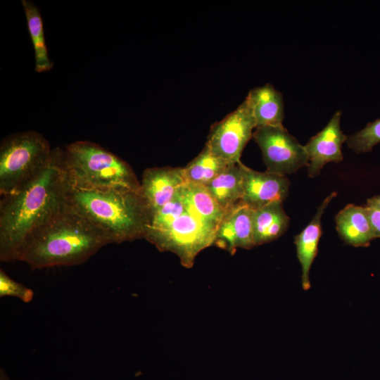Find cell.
Returning a JSON list of instances; mask_svg holds the SVG:
<instances>
[{"label": "cell", "instance_id": "ba28073f", "mask_svg": "<svg viewBox=\"0 0 380 380\" xmlns=\"http://www.w3.org/2000/svg\"><path fill=\"white\" fill-rule=\"evenodd\" d=\"M255 120L244 99L234 110L211 126L205 145L227 163H238L245 146L253 138Z\"/></svg>", "mask_w": 380, "mask_h": 380}, {"label": "cell", "instance_id": "44dd1931", "mask_svg": "<svg viewBox=\"0 0 380 380\" xmlns=\"http://www.w3.org/2000/svg\"><path fill=\"white\" fill-rule=\"evenodd\" d=\"M380 143V118L369 122L365 127L349 137L346 140L348 146L355 153L369 152Z\"/></svg>", "mask_w": 380, "mask_h": 380}, {"label": "cell", "instance_id": "cb8c5ba5", "mask_svg": "<svg viewBox=\"0 0 380 380\" xmlns=\"http://www.w3.org/2000/svg\"><path fill=\"white\" fill-rule=\"evenodd\" d=\"M366 207L380 211V195L368 199Z\"/></svg>", "mask_w": 380, "mask_h": 380}, {"label": "cell", "instance_id": "3957f363", "mask_svg": "<svg viewBox=\"0 0 380 380\" xmlns=\"http://www.w3.org/2000/svg\"><path fill=\"white\" fill-rule=\"evenodd\" d=\"M68 206L104 232L111 243L144 239L148 212L140 191L125 189H83L67 181Z\"/></svg>", "mask_w": 380, "mask_h": 380}, {"label": "cell", "instance_id": "7c38bea8", "mask_svg": "<svg viewBox=\"0 0 380 380\" xmlns=\"http://www.w3.org/2000/svg\"><path fill=\"white\" fill-rule=\"evenodd\" d=\"M253 212V209L242 202L227 212L217 229L214 243L230 253H234L237 248L249 249L255 246Z\"/></svg>", "mask_w": 380, "mask_h": 380}, {"label": "cell", "instance_id": "5bb4252c", "mask_svg": "<svg viewBox=\"0 0 380 380\" xmlns=\"http://www.w3.org/2000/svg\"><path fill=\"white\" fill-rule=\"evenodd\" d=\"M336 231L341 239L355 247H365L376 239L366 208L348 204L335 217Z\"/></svg>", "mask_w": 380, "mask_h": 380}, {"label": "cell", "instance_id": "8fae6325", "mask_svg": "<svg viewBox=\"0 0 380 380\" xmlns=\"http://www.w3.org/2000/svg\"><path fill=\"white\" fill-rule=\"evenodd\" d=\"M185 184L183 167L167 166L146 169L142 175L140 193L146 203L148 217L171 201Z\"/></svg>", "mask_w": 380, "mask_h": 380}, {"label": "cell", "instance_id": "d6986e66", "mask_svg": "<svg viewBox=\"0 0 380 380\" xmlns=\"http://www.w3.org/2000/svg\"><path fill=\"white\" fill-rule=\"evenodd\" d=\"M21 4L34 51L35 70L37 72L49 71L53 64L49 56L39 9L31 1L22 0Z\"/></svg>", "mask_w": 380, "mask_h": 380}, {"label": "cell", "instance_id": "e0dca14e", "mask_svg": "<svg viewBox=\"0 0 380 380\" xmlns=\"http://www.w3.org/2000/svg\"><path fill=\"white\" fill-rule=\"evenodd\" d=\"M253 210L255 246L272 241L287 230L290 219L284 210L282 202H274Z\"/></svg>", "mask_w": 380, "mask_h": 380}, {"label": "cell", "instance_id": "52a82bcc", "mask_svg": "<svg viewBox=\"0 0 380 380\" xmlns=\"http://www.w3.org/2000/svg\"><path fill=\"white\" fill-rule=\"evenodd\" d=\"M253 139L260 148L268 172L286 175L309 164L305 146L283 125L257 127Z\"/></svg>", "mask_w": 380, "mask_h": 380}, {"label": "cell", "instance_id": "277c9868", "mask_svg": "<svg viewBox=\"0 0 380 380\" xmlns=\"http://www.w3.org/2000/svg\"><path fill=\"white\" fill-rule=\"evenodd\" d=\"M54 149L68 183L73 187L140 191L141 182L131 166L96 143L77 141Z\"/></svg>", "mask_w": 380, "mask_h": 380}, {"label": "cell", "instance_id": "ac0fdd59", "mask_svg": "<svg viewBox=\"0 0 380 380\" xmlns=\"http://www.w3.org/2000/svg\"><path fill=\"white\" fill-rule=\"evenodd\" d=\"M189 206L216 231L227 213L217 204L205 186L186 183L183 186Z\"/></svg>", "mask_w": 380, "mask_h": 380}, {"label": "cell", "instance_id": "9c48e42d", "mask_svg": "<svg viewBox=\"0 0 380 380\" xmlns=\"http://www.w3.org/2000/svg\"><path fill=\"white\" fill-rule=\"evenodd\" d=\"M341 110L336 111L324 129L304 146L309 158L310 178L317 177L325 164L343 160L342 145L348 137L341 129Z\"/></svg>", "mask_w": 380, "mask_h": 380}, {"label": "cell", "instance_id": "2e32d148", "mask_svg": "<svg viewBox=\"0 0 380 380\" xmlns=\"http://www.w3.org/2000/svg\"><path fill=\"white\" fill-rule=\"evenodd\" d=\"M243 166L239 161L231 163L205 186L220 208L226 213L241 203Z\"/></svg>", "mask_w": 380, "mask_h": 380}, {"label": "cell", "instance_id": "ffe728a7", "mask_svg": "<svg viewBox=\"0 0 380 380\" xmlns=\"http://www.w3.org/2000/svg\"><path fill=\"white\" fill-rule=\"evenodd\" d=\"M229 165L205 144L201 153L183 167L186 183L206 186Z\"/></svg>", "mask_w": 380, "mask_h": 380}, {"label": "cell", "instance_id": "7402d4cb", "mask_svg": "<svg viewBox=\"0 0 380 380\" xmlns=\"http://www.w3.org/2000/svg\"><path fill=\"white\" fill-rule=\"evenodd\" d=\"M12 296L24 303L30 302L34 291L25 285L11 279L2 269L0 270V297Z\"/></svg>", "mask_w": 380, "mask_h": 380}, {"label": "cell", "instance_id": "30bf717a", "mask_svg": "<svg viewBox=\"0 0 380 380\" xmlns=\"http://www.w3.org/2000/svg\"><path fill=\"white\" fill-rule=\"evenodd\" d=\"M289 186L290 182L286 175L243 166L241 202L253 210L274 202H283L288 196Z\"/></svg>", "mask_w": 380, "mask_h": 380}, {"label": "cell", "instance_id": "8992f818", "mask_svg": "<svg viewBox=\"0 0 380 380\" xmlns=\"http://www.w3.org/2000/svg\"><path fill=\"white\" fill-rule=\"evenodd\" d=\"M215 234L216 230L194 212L186 203V208L181 215L146 240L160 251L175 253L184 265L190 267L197 253L215 242Z\"/></svg>", "mask_w": 380, "mask_h": 380}, {"label": "cell", "instance_id": "4fadbf2b", "mask_svg": "<svg viewBox=\"0 0 380 380\" xmlns=\"http://www.w3.org/2000/svg\"><path fill=\"white\" fill-rule=\"evenodd\" d=\"M337 196L330 194L317 208L310 223L294 238L297 258L301 266V285L307 291L310 288V271L318 251V244L322 234L321 220L330 202Z\"/></svg>", "mask_w": 380, "mask_h": 380}, {"label": "cell", "instance_id": "7a4b0ae2", "mask_svg": "<svg viewBox=\"0 0 380 380\" xmlns=\"http://www.w3.org/2000/svg\"><path fill=\"white\" fill-rule=\"evenodd\" d=\"M109 243L104 232L66 203L27 237L17 260L32 270L77 265Z\"/></svg>", "mask_w": 380, "mask_h": 380}, {"label": "cell", "instance_id": "603a6c76", "mask_svg": "<svg viewBox=\"0 0 380 380\" xmlns=\"http://www.w3.org/2000/svg\"><path fill=\"white\" fill-rule=\"evenodd\" d=\"M365 208L376 238H380V211L366 206Z\"/></svg>", "mask_w": 380, "mask_h": 380}, {"label": "cell", "instance_id": "9a60e30c", "mask_svg": "<svg viewBox=\"0 0 380 380\" xmlns=\"http://www.w3.org/2000/svg\"><path fill=\"white\" fill-rule=\"evenodd\" d=\"M255 128L282 125L284 118L282 94L271 84L251 89L246 97Z\"/></svg>", "mask_w": 380, "mask_h": 380}, {"label": "cell", "instance_id": "5b68a950", "mask_svg": "<svg viewBox=\"0 0 380 380\" xmlns=\"http://www.w3.org/2000/svg\"><path fill=\"white\" fill-rule=\"evenodd\" d=\"M52 150L40 133L11 134L0 144V194L15 192L39 175L49 165Z\"/></svg>", "mask_w": 380, "mask_h": 380}, {"label": "cell", "instance_id": "d4e9b609", "mask_svg": "<svg viewBox=\"0 0 380 380\" xmlns=\"http://www.w3.org/2000/svg\"><path fill=\"white\" fill-rule=\"evenodd\" d=\"M0 380H11L2 369L0 372Z\"/></svg>", "mask_w": 380, "mask_h": 380}, {"label": "cell", "instance_id": "6da1fadb", "mask_svg": "<svg viewBox=\"0 0 380 380\" xmlns=\"http://www.w3.org/2000/svg\"><path fill=\"white\" fill-rule=\"evenodd\" d=\"M67 179L56 151L34 179L0 201V260H17L27 237L66 204Z\"/></svg>", "mask_w": 380, "mask_h": 380}]
</instances>
